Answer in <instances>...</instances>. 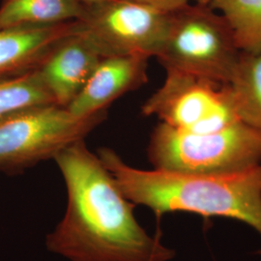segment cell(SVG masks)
<instances>
[{
  "mask_svg": "<svg viewBox=\"0 0 261 261\" xmlns=\"http://www.w3.org/2000/svg\"><path fill=\"white\" fill-rule=\"evenodd\" d=\"M132 1L144 4L165 12H172L191 2V0H132Z\"/></svg>",
  "mask_w": 261,
  "mask_h": 261,
  "instance_id": "obj_15",
  "label": "cell"
},
{
  "mask_svg": "<svg viewBox=\"0 0 261 261\" xmlns=\"http://www.w3.org/2000/svg\"><path fill=\"white\" fill-rule=\"evenodd\" d=\"M80 32L103 57L158 56L168 33L170 12L132 0H101L84 5Z\"/></svg>",
  "mask_w": 261,
  "mask_h": 261,
  "instance_id": "obj_6",
  "label": "cell"
},
{
  "mask_svg": "<svg viewBox=\"0 0 261 261\" xmlns=\"http://www.w3.org/2000/svg\"><path fill=\"white\" fill-rule=\"evenodd\" d=\"M80 31L77 20L0 29V81L35 70L64 38Z\"/></svg>",
  "mask_w": 261,
  "mask_h": 261,
  "instance_id": "obj_10",
  "label": "cell"
},
{
  "mask_svg": "<svg viewBox=\"0 0 261 261\" xmlns=\"http://www.w3.org/2000/svg\"><path fill=\"white\" fill-rule=\"evenodd\" d=\"M191 1L196 3H201V4H209L211 2V0H191Z\"/></svg>",
  "mask_w": 261,
  "mask_h": 261,
  "instance_id": "obj_17",
  "label": "cell"
},
{
  "mask_svg": "<svg viewBox=\"0 0 261 261\" xmlns=\"http://www.w3.org/2000/svg\"><path fill=\"white\" fill-rule=\"evenodd\" d=\"M227 84L239 120L261 133V51L241 53Z\"/></svg>",
  "mask_w": 261,
  "mask_h": 261,
  "instance_id": "obj_12",
  "label": "cell"
},
{
  "mask_svg": "<svg viewBox=\"0 0 261 261\" xmlns=\"http://www.w3.org/2000/svg\"><path fill=\"white\" fill-rule=\"evenodd\" d=\"M106 116L75 117L66 108L50 105L20 113L0 123V172L22 173L85 137Z\"/></svg>",
  "mask_w": 261,
  "mask_h": 261,
  "instance_id": "obj_5",
  "label": "cell"
},
{
  "mask_svg": "<svg viewBox=\"0 0 261 261\" xmlns=\"http://www.w3.org/2000/svg\"><path fill=\"white\" fill-rule=\"evenodd\" d=\"M103 57L80 31L62 39L35 69L57 106L67 108Z\"/></svg>",
  "mask_w": 261,
  "mask_h": 261,
  "instance_id": "obj_8",
  "label": "cell"
},
{
  "mask_svg": "<svg viewBox=\"0 0 261 261\" xmlns=\"http://www.w3.org/2000/svg\"><path fill=\"white\" fill-rule=\"evenodd\" d=\"M83 9L75 0H1L0 29L76 20Z\"/></svg>",
  "mask_w": 261,
  "mask_h": 261,
  "instance_id": "obj_11",
  "label": "cell"
},
{
  "mask_svg": "<svg viewBox=\"0 0 261 261\" xmlns=\"http://www.w3.org/2000/svg\"><path fill=\"white\" fill-rule=\"evenodd\" d=\"M240 55L226 19L209 4L191 1L170 12L167 37L156 58L166 71L228 84Z\"/></svg>",
  "mask_w": 261,
  "mask_h": 261,
  "instance_id": "obj_4",
  "label": "cell"
},
{
  "mask_svg": "<svg viewBox=\"0 0 261 261\" xmlns=\"http://www.w3.org/2000/svg\"><path fill=\"white\" fill-rule=\"evenodd\" d=\"M98 156L122 194L134 204L148 207L158 219L173 212L223 217L250 225L261 236V165L206 175L133 168L107 147L98 150Z\"/></svg>",
  "mask_w": 261,
  "mask_h": 261,
  "instance_id": "obj_2",
  "label": "cell"
},
{
  "mask_svg": "<svg viewBox=\"0 0 261 261\" xmlns=\"http://www.w3.org/2000/svg\"><path fill=\"white\" fill-rule=\"evenodd\" d=\"M75 1H77L79 3H81L83 5H88V4H92L95 2H99L101 0H75Z\"/></svg>",
  "mask_w": 261,
  "mask_h": 261,
  "instance_id": "obj_16",
  "label": "cell"
},
{
  "mask_svg": "<svg viewBox=\"0 0 261 261\" xmlns=\"http://www.w3.org/2000/svg\"><path fill=\"white\" fill-rule=\"evenodd\" d=\"M65 182V215L47 234L49 252L70 261H169L175 252L137 221L134 204L122 194L98 155L76 141L56 155Z\"/></svg>",
  "mask_w": 261,
  "mask_h": 261,
  "instance_id": "obj_1",
  "label": "cell"
},
{
  "mask_svg": "<svg viewBox=\"0 0 261 261\" xmlns=\"http://www.w3.org/2000/svg\"><path fill=\"white\" fill-rule=\"evenodd\" d=\"M147 155L154 168L189 174H228L261 165V133L242 122L193 133L160 123Z\"/></svg>",
  "mask_w": 261,
  "mask_h": 261,
  "instance_id": "obj_3",
  "label": "cell"
},
{
  "mask_svg": "<svg viewBox=\"0 0 261 261\" xmlns=\"http://www.w3.org/2000/svg\"><path fill=\"white\" fill-rule=\"evenodd\" d=\"M232 30L241 53L261 51V0H211Z\"/></svg>",
  "mask_w": 261,
  "mask_h": 261,
  "instance_id": "obj_14",
  "label": "cell"
},
{
  "mask_svg": "<svg viewBox=\"0 0 261 261\" xmlns=\"http://www.w3.org/2000/svg\"><path fill=\"white\" fill-rule=\"evenodd\" d=\"M50 105H56V101L36 70L0 81V123Z\"/></svg>",
  "mask_w": 261,
  "mask_h": 261,
  "instance_id": "obj_13",
  "label": "cell"
},
{
  "mask_svg": "<svg viewBox=\"0 0 261 261\" xmlns=\"http://www.w3.org/2000/svg\"><path fill=\"white\" fill-rule=\"evenodd\" d=\"M142 114L180 130L207 133L241 122L227 84L167 71L163 85L141 108Z\"/></svg>",
  "mask_w": 261,
  "mask_h": 261,
  "instance_id": "obj_7",
  "label": "cell"
},
{
  "mask_svg": "<svg viewBox=\"0 0 261 261\" xmlns=\"http://www.w3.org/2000/svg\"><path fill=\"white\" fill-rule=\"evenodd\" d=\"M148 59L140 55L103 57L66 109L77 118L106 112L113 101L147 82Z\"/></svg>",
  "mask_w": 261,
  "mask_h": 261,
  "instance_id": "obj_9",
  "label": "cell"
}]
</instances>
